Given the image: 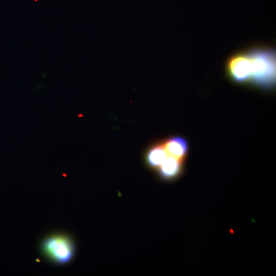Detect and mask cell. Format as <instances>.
I'll return each instance as SVG.
<instances>
[{"label": "cell", "mask_w": 276, "mask_h": 276, "mask_svg": "<svg viewBox=\"0 0 276 276\" xmlns=\"http://www.w3.org/2000/svg\"><path fill=\"white\" fill-rule=\"evenodd\" d=\"M250 60L249 85L270 91L276 83V51L273 47L256 44L246 49Z\"/></svg>", "instance_id": "1"}, {"label": "cell", "mask_w": 276, "mask_h": 276, "mask_svg": "<svg viewBox=\"0 0 276 276\" xmlns=\"http://www.w3.org/2000/svg\"><path fill=\"white\" fill-rule=\"evenodd\" d=\"M40 248L48 260L60 265L70 262L76 252L75 245L72 238L62 234H54L44 238Z\"/></svg>", "instance_id": "2"}, {"label": "cell", "mask_w": 276, "mask_h": 276, "mask_svg": "<svg viewBox=\"0 0 276 276\" xmlns=\"http://www.w3.org/2000/svg\"><path fill=\"white\" fill-rule=\"evenodd\" d=\"M224 70L226 76L233 83L249 85L250 60L246 49L236 52L229 56L225 61Z\"/></svg>", "instance_id": "3"}, {"label": "cell", "mask_w": 276, "mask_h": 276, "mask_svg": "<svg viewBox=\"0 0 276 276\" xmlns=\"http://www.w3.org/2000/svg\"><path fill=\"white\" fill-rule=\"evenodd\" d=\"M185 160L168 155L165 160L157 168L159 177L166 181L177 178L183 171Z\"/></svg>", "instance_id": "4"}, {"label": "cell", "mask_w": 276, "mask_h": 276, "mask_svg": "<svg viewBox=\"0 0 276 276\" xmlns=\"http://www.w3.org/2000/svg\"><path fill=\"white\" fill-rule=\"evenodd\" d=\"M169 155L185 160L189 151L187 140L179 136L171 137L163 142Z\"/></svg>", "instance_id": "5"}, {"label": "cell", "mask_w": 276, "mask_h": 276, "mask_svg": "<svg viewBox=\"0 0 276 276\" xmlns=\"http://www.w3.org/2000/svg\"><path fill=\"white\" fill-rule=\"evenodd\" d=\"M163 143L152 147L147 152L146 157L147 165L151 168L157 169L168 156Z\"/></svg>", "instance_id": "6"}]
</instances>
